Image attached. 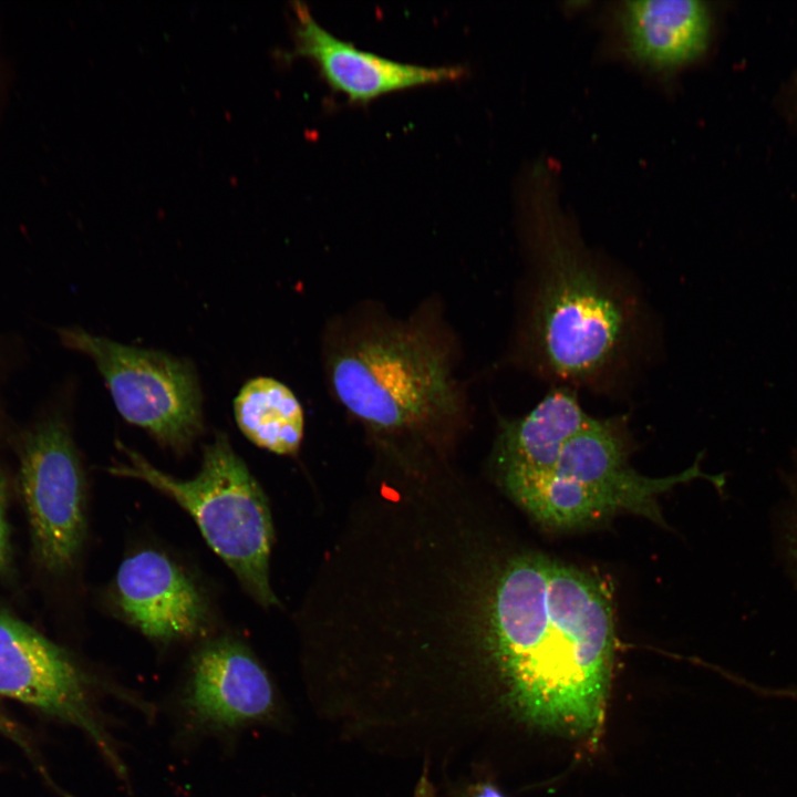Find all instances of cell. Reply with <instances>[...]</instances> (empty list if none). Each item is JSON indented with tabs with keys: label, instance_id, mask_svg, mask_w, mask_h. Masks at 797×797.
<instances>
[{
	"label": "cell",
	"instance_id": "obj_8",
	"mask_svg": "<svg viewBox=\"0 0 797 797\" xmlns=\"http://www.w3.org/2000/svg\"><path fill=\"white\" fill-rule=\"evenodd\" d=\"M0 695L83 731L115 775L127 780L93 682L62 648L1 609Z\"/></svg>",
	"mask_w": 797,
	"mask_h": 797
},
{
	"label": "cell",
	"instance_id": "obj_2",
	"mask_svg": "<svg viewBox=\"0 0 797 797\" xmlns=\"http://www.w3.org/2000/svg\"><path fill=\"white\" fill-rule=\"evenodd\" d=\"M536 279L528 335L541 372L568 384H592L629 354L638 308L568 231L549 195L532 201Z\"/></svg>",
	"mask_w": 797,
	"mask_h": 797
},
{
	"label": "cell",
	"instance_id": "obj_14",
	"mask_svg": "<svg viewBox=\"0 0 797 797\" xmlns=\"http://www.w3.org/2000/svg\"><path fill=\"white\" fill-rule=\"evenodd\" d=\"M235 417L242 434L259 447L292 455L303 435V412L294 394L270 377L247 382L234 402Z\"/></svg>",
	"mask_w": 797,
	"mask_h": 797
},
{
	"label": "cell",
	"instance_id": "obj_9",
	"mask_svg": "<svg viewBox=\"0 0 797 797\" xmlns=\"http://www.w3.org/2000/svg\"><path fill=\"white\" fill-rule=\"evenodd\" d=\"M174 706L183 737L221 739L272 722L278 700L250 650L236 640L217 639L193 656Z\"/></svg>",
	"mask_w": 797,
	"mask_h": 797
},
{
	"label": "cell",
	"instance_id": "obj_11",
	"mask_svg": "<svg viewBox=\"0 0 797 797\" xmlns=\"http://www.w3.org/2000/svg\"><path fill=\"white\" fill-rule=\"evenodd\" d=\"M116 603L146 636L169 642L196 634L207 620L201 593L168 557L141 550L121 563L115 580Z\"/></svg>",
	"mask_w": 797,
	"mask_h": 797
},
{
	"label": "cell",
	"instance_id": "obj_19",
	"mask_svg": "<svg viewBox=\"0 0 797 797\" xmlns=\"http://www.w3.org/2000/svg\"><path fill=\"white\" fill-rule=\"evenodd\" d=\"M415 797H431L429 796V787L425 779H423L421 782Z\"/></svg>",
	"mask_w": 797,
	"mask_h": 797
},
{
	"label": "cell",
	"instance_id": "obj_5",
	"mask_svg": "<svg viewBox=\"0 0 797 797\" xmlns=\"http://www.w3.org/2000/svg\"><path fill=\"white\" fill-rule=\"evenodd\" d=\"M127 463L110 468L117 476L141 479L187 510L209 547L235 572L260 604L277 603L269 581L273 528L267 498L222 433L205 447L201 468L182 480L122 447Z\"/></svg>",
	"mask_w": 797,
	"mask_h": 797
},
{
	"label": "cell",
	"instance_id": "obj_1",
	"mask_svg": "<svg viewBox=\"0 0 797 797\" xmlns=\"http://www.w3.org/2000/svg\"><path fill=\"white\" fill-rule=\"evenodd\" d=\"M486 620V646L522 716L576 733L598 726L615 641L601 582L541 555L519 556L496 580Z\"/></svg>",
	"mask_w": 797,
	"mask_h": 797
},
{
	"label": "cell",
	"instance_id": "obj_20",
	"mask_svg": "<svg viewBox=\"0 0 797 797\" xmlns=\"http://www.w3.org/2000/svg\"><path fill=\"white\" fill-rule=\"evenodd\" d=\"M7 724V716L0 711V729Z\"/></svg>",
	"mask_w": 797,
	"mask_h": 797
},
{
	"label": "cell",
	"instance_id": "obj_18",
	"mask_svg": "<svg viewBox=\"0 0 797 797\" xmlns=\"http://www.w3.org/2000/svg\"><path fill=\"white\" fill-rule=\"evenodd\" d=\"M476 797H504L497 789L489 785L483 786Z\"/></svg>",
	"mask_w": 797,
	"mask_h": 797
},
{
	"label": "cell",
	"instance_id": "obj_15",
	"mask_svg": "<svg viewBox=\"0 0 797 797\" xmlns=\"http://www.w3.org/2000/svg\"><path fill=\"white\" fill-rule=\"evenodd\" d=\"M785 480L787 500L780 517L779 545L788 573L797 584V456Z\"/></svg>",
	"mask_w": 797,
	"mask_h": 797
},
{
	"label": "cell",
	"instance_id": "obj_16",
	"mask_svg": "<svg viewBox=\"0 0 797 797\" xmlns=\"http://www.w3.org/2000/svg\"><path fill=\"white\" fill-rule=\"evenodd\" d=\"M20 349L18 338L11 334L0 320V391L7 385L12 372L18 369Z\"/></svg>",
	"mask_w": 797,
	"mask_h": 797
},
{
	"label": "cell",
	"instance_id": "obj_4",
	"mask_svg": "<svg viewBox=\"0 0 797 797\" xmlns=\"http://www.w3.org/2000/svg\"><path fill=\"white\" fill-rule=\"evenodd\" d=\"M627 426L620 417H591L565 446L552 472L516 477L505 487L539 522L555 528L584 526L620 513L662 521L658 498L679 484L705 477L698 462L682 473L652 478L628 463Z\"/></svg>",
	"mask_w": 797,
	"mask_h": 797
},
{
	"label": "cell",
	"instance_id": "obj_12",
	"mask_svg": "<svg viewBox=\"0 0 797 797\" xmlns=\"http://www.w3.org/2000/svg\"><path fill=\"white\" fill-rule=\"evenodd\" d=\"M627 52L655 71H673L706 46L710 14L697 0H628L618 10Z\"/></svg>",
	"mask_w": 797,
	"mask_h": 797
},
{
	"label": "cell",
	"instance_id": "obj_13",
	"mask_svg": "<svg viewBox=\"0 0 797 797\" xmlns=\"http://www.w3.org/2000/svg\"><path fill=\"white\" fill-rule=\"evenodd\" d=\"M591 417L576 392L561 386L522 417L503 420L496 448L501 478L552 472L567 443Z\"/></svg>",
	"mask_w": 797,
	"mask_h": 797
},
{
	"label": "cell",
	"instance_id": "obj_10",
	"mask_svg": "<svg viewBox=\"0 0 797 797\" xmlns=\"http://www.w3.org/2000/svg\"><path fill=\"white\" fill-rule=\"evenodd\" d=\"M294 12L293 55L310 59L327 84L351 102L365 103L395 91L455 81L466 73L460 65H416L360 50L324 29L303 3L296 2Z\"/></svg>",
	"mask_w": 797,
	"mask_h": 797
},
{
	"label": "cell",
	"instance_id": "obj_17",
	"mask_svg": "<svg viewBox=\"0 0 797 797\" xmlns=\"http://www.w3.org/2000/svg\"><path fill=\"white\" fill-rule=\"evenodd\" d=\"M8 501V480L0 470V570L4 569L9 558V528L6 517Z\"/></svg>",
	"mask_w": 797,
	"mask_h": 797
},
{
	"label": "cell",
	"instance_id": "obj_7",
	"mask_svg": "<svg viewBox=\"0 0 797 797\" xmlns=\"http://www.w3.org/2000/svg\"><path fill=\"white\" fill-rule=\"evenodd\" d=\"M20 486L33 548L49 571L75 561L85 537L84 475L63 414L44 411L19 437Z\"/></svg>",
	"mask_w": 797,
	"mask_h": 797
},
{
	"label": "cell",
	"instance_id": "obj_3",
	"mask_svg": "<svg viewBox=\"0 0 797 797\" xmlns=\"http://www.w3.org/2000/svg\"><path fill=\"white\" fill-rule=\"evenodd\" d=\"M329 375L343 406L380 434L432 437L463 416L449 354L416 324L356 332L331 355Z\"/></svg>",
	"mask_w": 797,
	"mask_h": 797
},
{
	"label": "cell",
	"instance_id": "obj_6",
	"mask_svg": "<svg viewBox=\"0 0 797 797\" xmlns=\"http://www.w3.org/2000/svg\"><path fill=\"white\" fill-rule=\"evenodd\" d=\"M56 334L64 346L94 362L127 422L177 451L185 449L201 432V394L190 363L82 328H60Z\"/></svg>",
	"mask_w": 797,
	"mask_h": 797
}]
</instances>
